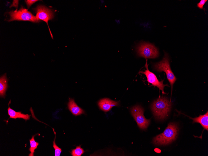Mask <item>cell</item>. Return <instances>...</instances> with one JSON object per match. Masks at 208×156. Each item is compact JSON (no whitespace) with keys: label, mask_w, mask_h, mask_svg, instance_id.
<instances>
[{"label":"cell","mask_w":208,"mask_h":156,"mask_svg":"<svg viewBox=\"0 0 208 156\" xmlns=\"http://www.w3.org/2000/svg\"><path fill=\"white\" fill-rule=\"evenodd\" d=\"M178 132L177 124L170 123L163 133L154 138L152 142L156 145H168L176 139Z\"/></svg>","instance_id":"6da1fadb"},{"label":"cell","mask_w":208,"mask_h":156,"mask_svg":"<svg viewBox=\"0 0 208 156\" xmlns=\"http://www.w3.org/2000/svg\"><path fill=\"white\" fill-rule=\"evenodd\" d=\"M172 104L166 97H159L154 100L151 106V109L155 118L158 120H164L169 113Z\"/></svg>","instance_id":"7a4b0ae2"},{"label":"cell","mask_w":208,"mask_h":156,"mask_svg":"<svg viewBox=\"0 0 208 156\" xmlns=\"http://www.w3.org/2000/svg\"><path fill=\"white\" fill-rule=\"evenodd\" d=\"M153 66L155 70L159 72L163 71L166 73L167 78L171 86L172 94L173 85L177 78L171 69L168 54L165 53L163 59L160 62L154 63Z\"/></svg>","instance_id":"3957f363"},{"label":"cell","mask_w":208,"mask_h":156,"mask_svg":"<svg viewBox=\"0 0 208 156\" xmlns=\"http://www.w3.org/2000/svg\"><path fill=\"white\" fill-rule=\"evenodd\" d=\"M137 54L146 59H154L159 55L158 49L153 44L143 42L136 47Z\"/></svg>","instance_id":"277c9868"},{"label":"cell","mask_w":208,"mask_h":156,"mask_svg":"<svg viewBox=\"0 0 208 156\" xmlns=\"http://www.w3.org/2000/svg\"><path fill=\"white\" fill-rule=\"evenodd\" d=\"M130 111L139 128L144 130L147 129L150 123V120L145 117L144 115V109L140 106L136 105L131 107Z\"/></svg>","instance_id":"5b68a950"},{"label":"cell","mask_w":208,"mask_h":156,"mask_svg":"<svg viewBox=\"0 0 208 156\" xmlns=\"http://www.w3.org/2000/svg\"><path fill=\"white\" fill-rule=\"evenodd\" d=\"M10 16L9 21H29L33 22H38L40 20L38 19L35 16L33 15L28 10L21 7L17 10L12 11L9 12Z\"/></svg>","instance_id":"8992f818"},{"label":"cell","mask_w":208,"mask_h":156,"mask_svg":"<svg viewBox=\"0 0 208 156\" xmlns=\"http://www.w3.org/2000/svg\"><path fill=\"white\" fill-rule=\"evenodd\" d=\"M36 12L35 17L39 20H42L46 22L48 27L51 37L53 39V35L48 25L49 20H52L54 17L53 11L47 7L41 5L38 6L35 9Z\"/></svg>","instance_id":"52a82bcc"},{"label":"cell","mask_w":208,"mask_h":156,"mask_svg":"<svg viewBox=\"0 0 208 156\" xmlns=\"http://www.w3.org/2000/svg\"><path fill=\"white\" fill-rule=\"evenodd\" d=\"M145 66L146 68V70H145L144 72L140 71L139 73L145 75L147 78V81L149 83L151 84L152 86L157 87L159 90L162 91L163 94H166L164 91V87L165 86H168V85L163 84V80L159 81L155 74L149 70L147 59H146V62Z\"/></svg>","instance_id":"ba28073f"},{"label":"cell","mask_w":208,"mask_h":156,"mask_svg":"<svg viewBox=\"0 0 208 156\" xmlns=\"http://www.w3.org/2000/svg\"><path fill=\"white\" fill-rule=\"evenodd\" d=\"M119 104V102L115 101L108 98L101 99L98 102L100 108L105 112L109 111L113 106H118Z\"/></svg>","instance_id":"9c48e42d"},{"label":"cell","mask_w":208,"mask_h":156,"mask_svg":"<svg viewBox=\"0 0 208 156\" xmlns=\"http://www.w3.org/2000/svg\"><path fill=\"white\" fill-rule=\"evenodd\" d=\"M10 101L8 103V107L7 109L8 114L9 116V118L16 119L17 118H21L25 121L28 120L30 118V115L28 114L22 113L21 111L17 112L11 109L9 106L10 103Z\"/></svg>","instance_id":"30bf717a"},{"label":"cell","mask_w":208,"mask_h":156,"mask_svg":"<svg viewBox=\"0 0 208 156\" xmlns=\"http://www.w3.org/2000/svg\"><path fill=\"white\" fill-rule=\"evenodd\" d=\"M68 108L73 114L75 116L84 113V111L78 106L73 99L69 98L68 104Z\"/></svg>","instance_id":"8fae6325"},{"label":"cell","mask_w":208,"mask_h":156,"mask_svg":"<svg viewBox=\"0 0 208 156\" xmlns=\"http://www.w3.org/2000/svg\"><path fill=\"white\" fill-rule=\"evenodd\" d=\"M193 120V123H197L201 124L204 130H208V112L203 115H200L199 116L192 118L189 117Z\"/></svg>","instance_id":"7c38bea8"},{"label":"cell","mask_w":208,"mask_h":156,"mask_svg":"<svg viewBox=\"0 0 208 156\" xmlns=\"http://www.w3.org/2000/svg\"><path fill=\"white\" fill-rule=\"evenodd\" d=\"M7 79L6 73L0 78V96L5 97L6 92L7 88Z\"/></svg>","instance_id":"4fadbf2b"},{"label":"cell","mask_w":208,"mask_h":156,"mask_svg":"<svg viewBox=\"0 0 208 156\" xmlns=\"http://www.w3.org/2000/svg\"><path fill=\"white\" fill-rule=\"evenodd\" d=\"M36 135L32 136L31 139L29 140L30 147L29 149V150L30 153L29 154V156H34V154L35 152V150L37 148V146L39 144V143L36 142L34 139V137Z\"/></svg>","instance_id":"5bb4252c"},{"label":"cell","mask_w":208,"mask_h":156,"mask_svg":"<svg viewBox=\"0 0 208 156\" xmlns=\"http://www.w3.org/2000/svg\"><path fill=\"white\" fill-rule=\"evenodd\" d=\"M84 152L83 149L79 145L76 147L75 149H73L71 152L73 156H81Z\"/></svg>","instance_id":"9a60e30c"},{"label":"cell","mask_w":208,"mask_h":156,"mask_svg":"<svg viewBox=\"0 0 208 156\" xmlns=\"http://www.w3.org/2000/svg\"><path fill=\"white\" fill-rule=\"evenodd\" d=\"M52 129L55 135V138L53 141V147L55 150V156H59L62 152V149L58 147L55 143L56 132L54 131V129Z\"/></svg>","instance_id":"2e32d148"},{"label":"cell","mask_w":208,"mask_h":156,"mask_svg":"<svg viewBox=\"0 0 208 156\" xmlns=\"http://www.w3.org/2000/svg\"><path fill=\"white\" fill-rule=\"evenodd\" d=\"M207 0H201L200 2L197 4V7L200 9H203V7Z\"/></svg>","instance_id":"e0dca14e"},{"label":"cell","mask_w":208,"mask_h":156,"mask_svg":"<svg viewBox=\"0 0 208 156\" xmlns=\"http://www.w3.org/2000/svg\"><path fill=\"white\" fill-rule=\"evenodd\" d=\"M38 1V0H25V1L26 3L28 8H29L34 3Z\"/></svg>","instance_id":"ac0fdd59"},{"label":"cell","mask_w":208,"mask_h":156,"mask_svg":"<svg viewBox=\"0 0 208 156\" xmlns=\"http://www.w3.org/2000/svg\"><path fill=\"white\" fill-rule=\"evenodd\" d=\"M18 4V0H14L12 4L10 6L11 7H14L17 8V7Z\"/></svg>","instance_id":"d6986e66"},{"label":"cell","mask_w":208,"mask_h":156,"mask_svg":"<svg viewBox=\"0 0 208 156\" xmlns=\"http://www.w3.org/2000/svg\"><path fill=\"white\" fill-rule=\"evenodd\" d=\"M155 149L156 150V151H156V152H157V153H159L160 152H159V151H160V150H159L158 151L159 149Z\"/></svg>","instance_id":"ffe728a7"}]
</instances>
